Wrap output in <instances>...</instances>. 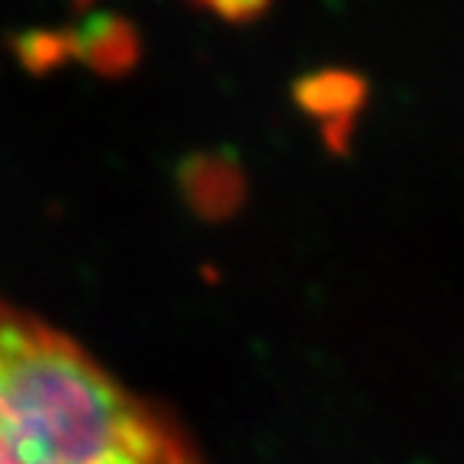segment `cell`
<instances>
[{"instance_id":"cell-1","label":"cell","mask_w":464,"mask_h":464,"mask_svg":"<svg viewBox=\"0 0 464 464\" xmlns=\"http://www.w3.org/2000/svg\"><path fill=\"white\" fill-rule=\"evenodd\" d=\"M0 464H207L168 410L0 300Z\"/></svg>"}]
</instances>
